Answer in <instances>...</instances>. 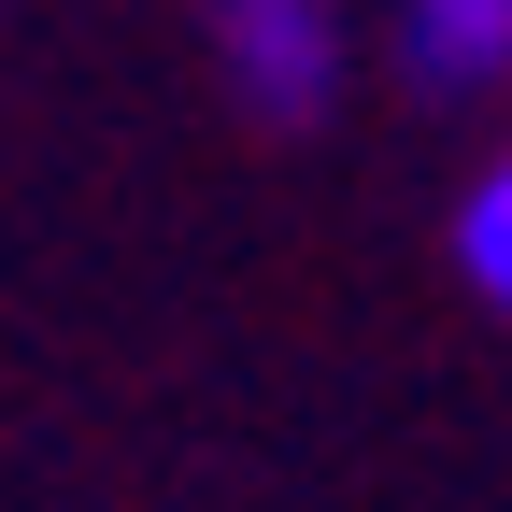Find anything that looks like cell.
<instances>
[{
	"mask_svg": "<svg viewBox=\"0 0 512 512\" xmlns=\"http://www.w3.org/2000/svg\"><path fill=\"white\" fill-rule=\"evenodd\" d=\"M456 285L512 328V143L470 171V200H456Z\"/></svg>",
	"mask_w": 512,
	"mask_h": 512,
	"instance_id": "obj_3",
	"label": "cell"
},
{
	"mask_svg": "<svg viewBox=\"0 0 512 512\" xmlns=\"http://www.w3.org/2000/svg\"><path fill=\"white\" fill-rule=\"evenodd\" d=\"M200 43H214V86L256 128H313L356 86V15L342 0H200Z\"/></svg>",
	"mask_w": 512,
	"mask_h": 512,
	"instance_id": "obj_1",
	"label": "cell"
},
{
	"mask_svg": "<svg viewBox=\"0 0 512 512\" xmlns=\"http://www.w3.org/2000/svg\"><path fill=\"white\" fill-rule=\"evenodd\" d=\"M384 43H399V72L427 100H498L512 86V0H399Z\"/></svg>",
	"mask_w": 512,
	"mask_h": 512,
	"instance_id": "obj_2",
	"label": "cell"
}]
</instances>
